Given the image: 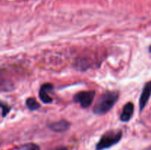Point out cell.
I'll return each instance as SVG.
<instances>
[{"mask_svg": "<svg viewBox=\"0 0 151 150\" xmlns=\"http://www.w3.org/2000/svg\"><path fill=\"white\" fill-rule=\"evenodd\" d=\"M134 106L132 102H128L125 104L122 108V111L120 114V119L121 121L122 122H128L131 120L133 114H134Z\"/></svg>", "mask_w": 151, "mask_h": 150, "instance_id": "6", "label": "cell"}, {"mask_svg": "<svg viewBox=\"0 0 151 150\" xmlns=\"http://www.w3.org/2000/svg\"><path fill=\"white\" fill-rule=\"evenodd\" d=\"M53 89V85L50 83H44L41 86L39 90V98L41 101L45 104L52 102V98L48 95V91Z\"/></svg>", "mask_w": 151, "mask_h": 150, "instance_id": "5", "label": "cell"}, {"mask_svg": "<svg viewBox=\"0 0 151 150\" xmlns=\"http://www.w3.org/2000/svg\"><path fill=\"white\" fill-rule=\"evenodd\" d=\"M70 126V124L65 120H60L58 121L53 122L49 125V127L56 132H62L67 130Z\"/></svg>", "mask_w": 151, "mask_h": 150, "instance_id": "7", "label": "cell"}, {"mask_svg": "<svg viewBox=\"0 0 151 150\" xmlns=\"http://www.w3.org/2000/svg\"><path fill=\"white\" fill-rule=\"evenodd\" d=\"M20 150H40L39 146L35 144H27L22 146Z\"/></svg>", "mask_w": 151, "mask_h": 150, "instance_id": "9", "label": "cell"}, {"mask_svg": "<svg viewBox=\"0 0 151 150\" xmlns=\"http://www.w3.org/2000/svg\"><path fill=\"white\" fill-rule=\"evenodd\" d=\"M122 132L120 129H112L105 132L96 145V150H103L110 148L121 140Z\"/></svg>", "mask_w": 151, "mask_h": 150, "instance_id": "2", "label": "cell"}, {"mask_svg": "<svg viewBox=\"0 0 151 150\" xmlns=\"http://www.w3.org/2000/svg\"><path fill=\"white\" fill-rule=\"evenodd\" d=\"M150 51H151V48H150Z\"/></svg>", "mask_w": 151, "mask_h": 150, "instance_id": "12", "label": "cell"}, {"mask_svg": "<svg viewBox=\"0 0 151 150\" xmlns=\"http://www.w3.org/2000/svg\"><path fill=\"white\" fill-rule=\"evenodd\" d=\"M118 99L119 93L117 91H106L97 100L93 112L97 115L106 114L114 106Z\"/></svg>", "mask_w": 151, "mask_h": 150, "instance_id": "1", "label": "cell"}, {"mask_svg": "<svg viewBox=\"0 0 151 150\" xmlns=\"http://www.w3.org/2000/svg\"><path fill=\"white\" fill-rule=\"evenodd\" d=\"M0 107L2 109V116L4 117L10 111V107H8V106L4 104H1V103H0Z\"/></svg>", "mask_w": 151, "mask_h": 150, "instance_id": "10", "label": "cell"}, {"mask_svg": "<svg viewBox=\"0 0 151 150\" xmlns=\"http://www.w3.org/2000/svg\"><path fill=\"white\" fill-rule=\"evenodd\" d=\"M54 150H68L66 147H60V148H57Z\"/></svg>", "mask_w": 151, "mask_h": 150, "instance_id": "11", "label": "cell"}, {"mask_svg": "<svg viewBox=\"0 0 151 150\" xmlns=\"http://www.w3.org/2000/svg\"><path fill=\"white\" fill-rule=\"evenodd\" d=\"M151 96V81L145 85L139 99V110L142 111Z\"/></svg>", "mask_w": 151, "mask_h": 150, "instance_id": "4", "label": "cell"}, {"mask_svg": "<svg viewBox=\"0 0 151 150\" xmlns=\"http://www.w3.org/2000/svg\"><path fill=\"white\" fill-rule=\"evenodd\" d=\"M26 104L28 108H29V110H32V111L38 110L40 107L39 103L36 101V99H35L34 98H32V97L28 98L26 100Z\"/></svg>", "mask_w": 151, "mask_h": 150, "instance_id": "8", "label": "cell"}, {"mask_svg": "<svg viewBox=\"0 0 151 150\" xmlns=\"http://www.w3.org/2000/svg\"><path fill=\"white\" fill-rule=\"evenodd\" d=\"M95 96V92L93 91H83L78 93L73 96L75 102L79 103L83 108L89 107L92 104Z\"/></svg>", "mask_w": 151, "mask_h": 150, "instance_id": "3", "label": "cell"}]
</instances>
